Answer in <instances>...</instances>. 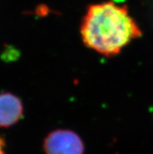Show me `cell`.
I'll return each mask as SVG.
<instances>
[{"label": "cell", "mask_w": 153, "mask_h": 154, "mask_svg": "<svg viewBox=\"0 0 153 154\" xmlns=\"http://www.w3.org/2000/svg\"><path fill=\"white\" fill-rule=\"evenodd\" d=\"M84 44L105 57H113L133 40L142 36L126 6L112 1L87 7L81 25Z\"/></svg>", "instance_id": "cell-1"}, {"label": "cell", "mask_w": 153, "mask_h": 154, "mask_svg": "<svg viewBox=\"0 0 153 154\" xmlns=\"http://www.w3.org/2000/svg\"><path fill=\"white\" fill-rule=\"evenodd\" d=\"M45 154H84L81 138L68 129H58L45 137L43 143Z\"/></svg>", "instance_id": "cell-2"}, {"label": "cell", "mask_w": 153, "mask_h": 154, "mask_svg": "<svg viewBox=\"0 0 153 154\" xmlns=\"http://www.w3.org/2000/svg\"><path fill=\"white\" fill-rule=\"evenodd\" d=\"M23 116V106L20 98L10 93H0V128L16 125Z\"/></svg>", "instance_id": "cell-3"}, {"label": "cell", "mask_w": 153, "mask_h": 154, "mask_svg": "<svg viewBox=\"0 0 153 154\" xmlns=\"http://www.w3.org/2000/svg\"><path fill=\"white\" fill-rule=\"evenodd\" d=\"M0 154H7L6 151V143L1 135H0Z\"/></svg>", "instance_id": "cell-4"}]
</instances>
